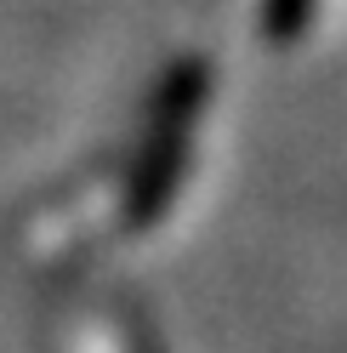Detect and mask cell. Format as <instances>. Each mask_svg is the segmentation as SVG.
<instances>
[{
  "instance_id": "6da1fadb",
  "label": "cell",
  "mask_w": 347,
  "mask_h": 353,
  "mask_svg": "<svg viewBox=\"0 0 347 353\" xmlns=\"http://www.w3.org/2000/svg\"><path fill=\"white\" fill-rule=\"evenodd\" d=\"M205 103V63H182L177 80L165 92V108L154 120V143L143 154V171L132 183V200H125V228H148L160 223V211L171 200L182 176V154H188V137H193V108Z\"/></svg>"
},
{
  "instance_id": "7a4b0ae2",
  "label": "cell",
  "mask_w": 347,
  "mask_h": 353,
  "mask_svg": "<svg viewBox=\"0 0 347 353\" xmlns=\"http://www.w3.org/2000/svg\"><path fill=\"white\" fill-rule=\"evenodd\" d=\"M308 12H313V0H268V6H262L268 40H273V46H291V40L308 29Z\"/></svg>"
}]
</instances>
